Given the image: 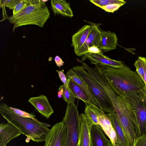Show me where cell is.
<instances>
[{
    "label": "cell",
    "instance_id": "cell-1",
    "mask_svg": "<svg viewBox=\"0 0 146 146\" xmlns=\"http://www.w3.org/2000/svg\"><path fill=\"white\" fill-rule=\"evenodd\" d=\"M115 92L121 97L127 94L146 91V86L136 71L126 65L120 68L97 64Z\"/></svg>",
    "mask_w": 146,
    "mask_h": 146
},
{
    "label": "cell",
    "instance_id": "cell-2",
    "mask_svg": "<svg viewBox=\"0 0 146 146\" xmlns=\"http://www.w3.org/2000/svg\"><path fill=\"white\" fill-rule=\"evenodd\" d=\"M0 113L8 122L18 129L22 134L27 138V143L30 140L39 143L44 141L46 136L49 131L48 124L44 123L27 117L21 116L13 112L7 104H0Z\"/></svg>",
    "mask_w": 146,
    "mask_h": 146
},
{
    "label": "cell",
    "instance_id": "cell-3",
    "mask_svg": "<svg viewBox=\"0 0 146 146\" xmlns=\"http://www.w3.org/2000/svg\"><path fill=\"white\" fill-rule=\"evenodd\" d=\"M50 13L45 2L40 0H27L26 6L15 15L9 17L13 25V32L22 26L35 25L42 27L50 17Z\"/></svg>",
    "mask_w": 146,
    "mask_h": 146
},
{
    "label": "cell",
    "instance_id": "cell-4",
    "mask_svg": "<svg viewBox=\"0 0 146 146\" xmlns=\"http://www.w3.org/2000/svg\"><path fill=\"white\" fill-rule=\"evenodd\" d=\"M121 97L130 112L136 117L139 137L146 134V91L128 93Z\"/></svg>",
    "mask_w": 146,
    "mask_h": 146
},
{
    "label": "cell",
    "instance_id": "cell-5",
    "mask_svg": "<svg viewBox=\"0 0 146 146\" xmlns=\"http://www.w3.org/2000/svg\"><path fill=\"white\" fill-rule=\"evenodd\" d=\"M119 103L115 110L116 116L125 137L128 146H134L139 137V128L136 119L129 111L123 98L117 95Z\"/></svg>",
    "mask_w": 146,
    "mask_h": 146
},
{
    "label": "cell",
    "instance_id": "cell-6",
    "mask_svg": "<svg viewBox=\"0 0 146 146\" xmlns=\"http://www.w3.org/2000/svg\"><path fill=\"white\" fill-rule=\"evenodd\" d=\"M65 133L61 146H78L80 130V116L74 103L67 104L62 121Z\"/></svg>",
    "mask_w": 146,
    "mask_h": 146
},
{
    "label": "cell",
    "instance_id": "cell-7",
    "mask_svg": "<svg viewBox=\"0 0 146 146\" xmlns=\"http://www.w3.org/2000/svg\"><path fill=\"white\" fill-rule=\"evenodd\" d=\"M72 69L87 84L101 106L103 111L107 114L115 112L111 102L104 90L83 66H76L73 67Z\"/></svg>",
    "mask_w": 146,
    "mask_h": 146
},
{
    "label": "cell",
    "instance_id": "cell-8",
    "mask_svg": "<svg viewBox=\"0 0 146 146\" xmlns=\"http://www.w3.org/2000/svg\"><path fill=\"white\" fill-rule=\"evenodd\" d=\"M91 26L90 32L86 41L80 49L75 54L78 56H82L88 52L89 48L93 46L99 47L102 38L101 24H97L84 20Z\"/></svg>",
    "mask_w": 146,
    "mask_h": 146
},
{
    "label": "cell",
    "instance_id": "cell-9",
    "mask_svg": "<svg viewBox=\"0 0 146 146\" xmlns=\"http://www.w3.org/2000/svg\"><path fill=\"white\" fill-rule=\"evenodd\" d=\"M88 59L91 63L107 66L115 68H122L125 65L124 62L111 59L104 55L102 52L93 53L88 52L82 56L81 61Z\"/></svg>",
    "mask_w": 146,
    "mask_h": 146
},
{
    "label": "cell",
    "instance_id": "cell-10",
    "mask_svg": "<svg viewBox=\"0 0 146 146\" xmlns=\"http://www.w3.org/2000/svg\"><path fill=\"white\" fill-rule=\"evenodd\" d=\"M64 133V125L62 121L54 125L46 136L44 146H61Z\"/></svg>",
    "mask_w": 146,
    "mask_h": 146
},
{
    "label": "cell",
    "instance_id": "cell-11",
    "mask_svg": "<svg viewBox=\"0 0 146 146\" xmlns=\"http://www.w3.org/2000/svg\"><path fill=\"white\" fill-rule=\"evenodd\" d=\"M80 130L78 146H92L90 132L93 125L84 113L79 115Z\"/></svg>",
    "mask_w": 146,
    "mask_h": 146
},
{
    "label": "cell",
    "instance_id": "cell-12",
    "mask_svg": "<svg viewBox=\"0 0 146 146\" xmlns=\"http://www.w3.org/2000/svg\"><path fill=\"white\" fill-rule=\"evenodd\" d=\"M28 101L42 115L47 119L54 113L48 99L44 95L31 97Z\"/></svg>",
    "mask_w": 146,
    "mask_h": 146
},
{
    "label": "cell",
    "instance_id": "cell-13",
    "mask_svg": "<svg viewBox=\"0 0 146 146\" xmlns=\"http://www.w3.org/2000/svg\"><path fill=\"white\" fill-rule=\"evenodd\" d=\"M97 113L100 125L109 137L111 143L114 146H116L117 137L116 133L108 114L98 110Z\"/></svg>",
    "mask_w": 146,
    "mask_h": 146
},
{
    "label": "cell",
    "instance_id": "cell-14",
    "mask_svg": "<svg viewBox=\"0 0 146 146\" xmlns=\"http://www.w3.org/2000/svg\"><path fill=\"white\" fill-rule=\"evenodd\" d=\"M22 134L19 130L8 122L0 124V146H6L12 139Z\"/></svg>",
    "mask_w": 146,
    "mask_h": 146
},
{
    "label": "cell",
    "instance_id": "cell-15",
    "mask_svg": "<svg viewBox=\"0 0 146 146\" xmlns=\"http://www.w3.org/2000/svg\"><path fill=\"white\" fill-rule=\"evenodd\" d=\"M102 38L98 48L103 53L116 49L118 38L114 32L101 29Z\"/></svg>",
    "mask_w": 146,
    "mask_h": 146
},
{
    "label": "cell",
    "instance_id": "cell-16",
    "mask_svg": "<svg viewBox=\"0 0 146 146\" xmlns=\"http://www.w3.org/2000/svg\"><path fill=\"white\" fill-rule=\"evenodd\" d=\"M104 132L100 125H92L90 132L92 146H111L110 141L106 137Z\"/></svg>",
    "mask_w": 146,
    "mask_h": 146
},
{
    "label": "cell",
    "instance_id": "cell-17",
    "mask_svg": "<svg viewBox=\"0 0 146 146\" xmlns=\"http://www.w3.org/2000/svg\"><path fill=\"white\" fill-rule=\"evenodd\" d=\"M91 27L90 25H85L73 35L71 46L73 47L75 54L85 43L90 32Z\"/></svg>",
    "mask_w": 146,
    "mask_h": 146
},
{
    "label": "cell",
    "instance_id": "cell-18",
    "mask_svg": "<svg viewBox=\"0 0 146 146\" xmlns=\"http://www.w3.org/2000/svg\"><path fill=\"white\" fill-rule=\"evenodd\" d=\"M50 7L54 15H61L62 16L71 18L73 16L70 3L64 0H51Z\"/></svg>",
    "mask_w": 146,
    "mask_h": 146
},
{
    "label": "cell",
    "instance_id": "cell-19",
    "mask_svg": "<svg viewBox=\"0 0 146 146\" xmlns=\"http://www.w3.org/2000/svg\"><path fill=\"white\" fill-rule=\"evenodd\" d=\"M66 76L72 79L83 88L87 94L92 102L95 106L98 107L101 111L103 112L101 106L93 95L87 84L83 79L78 76L72 68L69 69L67 72Z\"/></svg>",
    "mask_w": 146,
    "mask_h": 146
},
{
    "label": "cell",
    "instance_id": "cell-20",
    "mask_svg": "<svg viewBox=\"0 0 146 146\" xmlns=\"http://www.w3.org/2000/svg\"><path fill=\"white\" fill-rule=\"evenodd\" d=\"M67 81L68 87L74 93L76 98L82 100L86 104L90 105L98 110H101L98 107L92 102L87 93L80 85L68 77L67 78Z\"/></svg>",
    "mask_w": 146,
    "mask_h": 146
},
{
    "label": "cell",
    "instance_id": "cell-21",
    "mask_svg": "<svg viewBox=\"0 0 146 146\" xmlns=\"http://www.w3.org/2000/svg\"><path fill=\"white\" fill-rule=\"evenodd\" d=\"M117 137L116 146H128L127 141L115 112L108 114Z\"/></svg>",
    "mask_w": 146,
    "mask_h": 146
},
{
    "label": "cell",
    "instance_id": "cell-22",
    "mask_svg": "<svg viewBox=\"0 0 146 146\" xmlns=\"http://www.w3.org/2000/svg\"><path fill=\"white\" fill-rule=\"evenodd\" d=\"M27 0H1L0 6H5L13 10L15 15L22 10L27 5Z\"/></svg>",
    "mask_w": 146,
    "mask_h": 146
},
{
    "label": "cell",
    "instance_id": "cell-23",
    "mask_svg": "<svg viewBox=\"0 0 146 146\" xmlns=\"http://www.w3.org/2000/svg\"><path fill=\"white\" fill-rule=\"evenodd\" d=\"M58 90V97L60 98L62 96L67 104L74 103L75 102L76 96L69 87H66L63 84L60 86Z\"/></svg>",
    "mask_w": 146,
    "mask_h": 146
},
{
    "label": "cell",
    "instance_id": "cell-24",
    "mask_svg": "<svg viewBox=\"0 0 146 146\" xmlns=\"http://www.w3.org/2000/svg\"><path fill=\"white\" fill-rule=\"evenodd\" d=\"M133 65L136 72L144 82L146 86V57L139 56Z\"/></svg>",
    "mask_w": 146,
    "mask_h": 146
},
{
    "label": "cell",
    "instance_id": "cell-25",
    "mask_svg": "<svg viewBox=\"0 0 146 146\" xmlns=\"http://www.w3.org/2000/svg\"><path fill=\"white\" fill-rule=\"evenodd\" d=\"M97 110L92 106L86 104L84 114L86 118L93 125H100L98 116Z\"/></svg>",
    "mask_w": 146,
    "mask_h": 146
},
{
    "label": "cell",
    "instance_id": "cell-26",
    "mask_svg": "<svg viewBox=\"0 0 146 146\" xmlns=\"http://www.w3.org/2000/svg\"><path fill=\"white\" fill-rule=\"evenodd\" d=\"M89 1L101 8L110 4L118 3L125 4L126 3V1L123 0H90Z\"/></svg>",
    "mask_w": 146,
    "mask_h": 146
},
{
    "label": "cell",
    "instance_id": "cell-27",
    "mask_svg": "<svg viewBox=\"0 0 146 146\" xmlns=\"http://www.w3.org/2000/svg\"><path fill=\"white\" fill-rule=\"evenodd\" d=\"M10 108L13 112L17 115L24 117L32 119L36 121H38L35 117V116L31 113H29L19 109L10 107Z\"/></svg>",
    "mask_w": 146,
    "mask_h": 146
},
{
    "label": "cell",
    "instance_id": "cell-28",
    "mask_svg": "<svg viewBox=\"0 0 146 146\" xmlns=\"http://www.w3.org/2000/svg\"><path fill=\"white\" fill-rule=\"evenodd\" d=\"M124 5L123 4L118 3L110 4L104 6L101 8L106 12L113 13Z\"/></svg>",
    "mask_w": 146,
    "mask_h": 146
},
{
    "label": "cell",
    "instance_id": "cell-29",
    "mask_svg": "<svg viewBox=\"0 0 146 146\" xmlns=\"http://www.w3.org/2000/svg\"><path fill=\"white\" fill-rule=\"evenodd\" d=\"M134 146H146V134L137 138Z\"/></svg>",
    "mask_w": 146,
    "mask_h": 146
},
{
    "label": "cell",
    "instance_id": "cell-30",
    "mask_svg": "<svg viewBox=\"0 0 146 146\" xmlns=\"http://www.w3.org/2000/svg\"><path fill=\"white\" fill-rule=\"evenodd\" d=\"M56 71L58 73L59 78L61 81L68 88L67 84V78L66 76L64 74L63 72L61 71L57 70Z\"/></svg>",
    "mask_w": 146,
    "mask_h": 146
},
{
    "label": "cell",
    "instance_id": "cell-31",
    "mask_svg": "<svg viewBox=\"0 0 146 146\" xmlns=\"http://www.w3.org/2000/svg\"><path fill=\"white\" fill-rule=\"evenodd\" d=\"M102 52L97 47L95 46H92L89 48L88 49V52L93 53H99Z\"/></svg>",
    "mask_w": 146,
    "mask_h": 146
},
{
    "label": "cell",
    "instance_id": "cell-32",
    "mask_svg": "<svg viewBox=\"0 0 146 146\" xmlns=\"http://www.w3.org/2000/svg\"><path fill=\"white\" fill-rule=\"evenodd\" d=\"M54 60L56 64L58 67H60L63 65L64 62L58 56H56L54 58Z\"/></svg>",
    "mask_w": 146,
    "mask_h": 146
},
{
    "label": "cell",
    "instance_id": "cell-33",
    "mask_svg": "<svg viewBox=\"0 0 146 146\" xmlns=\"http://www.w3.org/2000/svg\"><path fill=\"white\" fill-rule=\"evenodd\" d=\"M111 146H114L111 143Z\"/></svg>",
    "mask_w": 146,
    "mask_h": 146
}]
</instances>
